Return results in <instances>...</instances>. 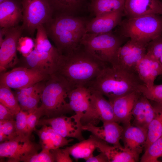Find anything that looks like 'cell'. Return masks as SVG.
<instances>
[{
  "mask_svg": "<svg viewBox=\"0 0 162 162\" xmlns=\"http://www.w3.org/2000/svg\"><path fill=\"white\" fill-rule=\"evenodd\" d=\"M81 45L69 53L62 55L56 74L63 78L72 88L87 86L106 67Z\"/></svg>",
  "mask_w": 162,
  "mask_h": 162,
  "instance_id": "1",
  "label": "cell"
},
{
  "mask_svg": "<svg viewBox=\"0 0 162 162\" xmlns=\"http://www.w3.org/2000/svg\"><path fill=\"white\" fill-rule=\"evenodd\" d=\"M88 21L74 16L60 15L53 16L43 25L47 35L62 55L69 53L81 45L87 33Z\"/></svg>",
  "mask_w": 162,
  "mask_h": 162,
  "instance_id": "2",
  "label": "cell"
},
{
  "mask_svg": "<svg viewBox=\"0 0 162 162\" xmlns=\"http://www.w3.org/2000/svg\"><path fill=\"white\" fill-rule=\"evenodd\" d=\"M142 84L136 72L116 65L105 67L87 87L100 92L111 102L138 91L139 86Z\"/></svg>",
  "mask_w": 162,
  "mask_h": 162,
  "instance_id": "3",
  "label": "cell"
},
{
  "mask_svg": "<svg viewBox=\"0 0 162 162\" xmlns=\"http://www.w3.org/2000/svg\"><path fill=\"white\" fill-rule=\"evenodd\" d=\"M73 89L62 77L56 74L51 75L45 82L38 108L41 116L52 118L73 112L66 100Z\"/></svg>",
  "mask_w": 162,
  "mask_h": 162,
  "instance_id": "4",
  "label": "cell"
},
{
  "mask_svg": "<svg viewBox=\"0 0 162 162\" xmlns=\"http://www.w3.org/2000/svg\"><path fill=\"white\" fill-rule=\"evenodd\" d=\"M122 41L112 32L102 34L86 33L81 41L85 50L99 60L115 66Z\"/></svg>",
  "mask_w": 162,
  "mask_h": 162,
  "instance_id": "5",
  "label": "cell"
},
{
  "mask_svg": "<svg viewBox=\"0 0 162 162\" xmlns=\"http://www.w3.org/2000/svg\"><path fill=\"white\" fill-rule=\"evenodd\" d=\"M119 24L122 36L144 43L162 35V16L160 15L128 18Z\"/></svg>",
  "mask_w": 162,
  "mask_h": 162,
  "instance_id": "6",
  "label": "cell"
},
{
  "mask_svg": "<svg viewBox=\"0 0 162 162\" xmlns=\"http://www.w3.org/2000/svg\"><path fill=\"white\" fill-rule=\"evenodd\" d=\"M23 33L33 37L38 26L52 17L53 11L48 0H22Z\"/></svg>",
  "mask_w": 162,
  "mask_h": 162,
  "instance_id": "7",
  "label": "cell"
},
{
  "mask_svg": "<svg viewBox=\"0 0 162 162\" xmlns=\"http://www.w3.org/2000/svg\"><path fill=\"white\" fill-rule=\"evenodd\" d=\"M50 76L32 68L19 67L0 73V84L19 90L46 81Z\"/></svg>",
  "mask_w": 162,
  "mask_h": 162,
  "instance_id": "8",
  "label": "cell"
},
{
  "mask_svg": "<svg viewBox=\"0 0 162 162\" xmlns=\"http://www.w3.org/2000/svg\"><path fill=\"white\" fill-rule=\"evenodd\" d=\"M23 30L18 25L9 28H0V72H5L19 62L16 54L17 46Z\"/></svg>",
  "mask_w": 162,
  "mask_h": 162,
  "instance_id": "9",
  "label": "cell"
},
{
  "mask_svg": "<svg viewBox=\"0 0 162 162\" xmlns=\"http://www.w3.org/2000/svg\"><path fill=\"white\" fill-rule=\"evenodd\" d=\"M42 149L40 144L32 142L30 138L18 136L0 144V158H8V162L23 161Z\"/></svg>",
  "mask_w": 162,
  "mask_h": 162,
  "instance_id": "10",
  "label": "cell"
},
{
  "mask_svg": "<svg viewBox=\"0 0 162 162\" xmlns=\"http://www.w3.org/2000/svg\"><path fill=\"white\" fill-rule=\"evenodd\" d=\"M90 89L91 93V106L81 119L82 124H91L96 126L101 121L103 123L115 121L111 102L100 92Z\"/></svg>",
  "mask_w": 162,
  "mask_h": 162,
  "instance_id": "11",
  "label": "cell"
},
{
  "mask_svg": "<svg viewBox=\"0 0 162 162\" xmlns=\"http://www.w3.org/2000/svg\"><path fill=\"white\" fill-rule=\"evenodd\" d=\"M51 126L64 137H71L79 142L85 139L82 134L83 125L81 118L76 114L70 117L62 115L59 116L40 119L37 125Z\"/></svg>",
  "mask_w": 162,
  "mask_h": 162,
  "instance_id": "12",
  "label": "cell"
},
{
  "mask_svg": "<svg viewBox=\"0 0 162 162\" xmlns=\"http://www.w3.org/2000/svg\"><path fill=\"white\" fill-rule=\"evenodd\" d=\"M62 54L56 47L47 52L34 49L26 57H23L27 67L41 71L50 75L55 74Z\"/></svg>",
  "mask_w": 162,
  "mask_h": 162,
  "instance_id": "13",
  "label": "cell"
},
{
  "mask_svg": "<svg viewBox=\"0 0 162 162\" xmlns=\"http://www.w3.org/2000/svg\"><path fill=\"white\" fill-rule=\"evenodd\" d=\"M148 44L130 39L120 48L117 65L136 72L138 64L146 54Z\"/></svg>",
  "mask_w": 162,
  "mask_h": 162,
  "instance_id": "14",
  "label": "cell"
},
{
  "mask_svg": "<svg viewBox=\"0 0 162 162\" xmlns=\"http://www.w3.org/2000/svg\"><path fill=\"white\" fill-rule=\"evenodd\" d=\"M141 94L138 91H134L110 102L112 106L115 122L122 124L123 127L131 124L134 106Z\"/></svg>",
  "mask_w": 162,
  "mask_h": 162,
  "instance_id": "15",
  "label": "cell"
},
{
  "mask_svg": "<svg viewBox=\"0 0 162 162\" xmlns=\"http://www.w3.org/2000/svg\"><path fill=\"white\" fill-rule=\"evenodd\" d=\"M83 131H89L98 138L118 147L122 146L120 141L121 140L124 127L115 121L103 123L100 127H98L91 124L83 125Z\"/></svg>",
  "mask_w": 162,
  "mask_h": 162,
  "instance_id": "16",
  "label": "cell"
},
{
  "mask_svg": "<svg viewBox=\"0 0 162 162\" xmlns=\"http://www.w3.org/2000/svg\"><path fill=\"white\" fill-rule=\"evenodd\" d=\"M123 13L128 18L150 15H162L160 0H126Z\"/></svg>",
  "mask_w": 162,
  "mask_h": 162,
  "instance_id": "17",
  "label": "cell"
},
{
  "mask_svg": "<svg viewBox=\"0 0 162 162\" xmlns=\"http://www.w3.org/2000/svg\"><path fill=\"white\" fill-rule=\"evenodd\" d=\"M123 127L121 140L124 148L140 155L144 148L148 129L131 124Z\"/></svg>",
  "mask_w": 162,
  "mask_h": 162,
  "instance_id": "18",
  "label": "cell"
},
{
  "mask_svg": "<svg viewBox=\"0 0 162 162\" xmlns=\"http://www.w3.org/2000/svg\"><path fill=\"white\" fill-rule=\"evenodd\" d=\"M22 0H5L0 3V28H9L22 21Z\"/></svg>",
  "mask_w": 162,
  "mask_h": 162,
  "instance_id": "19",
  "label": "cell"
},
{
  "mask_svg": "<svg viewBox=\"0 0 162 162\" xmlns=\"http://www.w3.org/2000/svg\"><path fill=\"white\" fill-rule=\"evenodd\" d=\"M123 11H117L95 16L88 21L86 26L87 33L102 34L112 30L121 22Z\"/></svg>",
  "mask_w": 162,
  "mask_h": 162,
  "instance_id": "20",
  "label": "cell"
},
{
  "mask_svg": "<svg viewBox=\"0 0 162 162\" xmlns=\"http://www.w3.org/2000/svg\"><path fill=\"white\" fill-rule=\"evenodd\" d=\"M136 71L142 82L149 87L154 84L158 76L162 75V66L159 60L146 54L138 64Z\"/></svg>",
  "mask_w": 162,
  "mask_h": 162,
  "instance_id": "21",
  "label": "cell"
},
{
  "mask_svg": "<svg viewBox=\"0 0 162 162\" xmlns=\"http://www.w3.org/2000/svg\"><path fill=\"white\" fill-rule=\"evenodd\" d=\"M155 115L153 105L141 93L135 102L132 110L134 125L148 129L149 124Z\"/></svg>",
  "mask_w": 162,
  "mask_h": 162,
  "instance_id": "22",
  "label": "cell"
},
{
  "mask_svg": "<svg viewBox=\"0 0 162 162\" xmlns=\"http://www.w3.org/2000/svg\"><path fill=\"white\" fill-rule=\"evenodd\" d=\"M91 93L86 86H80L72 89L68 96L69 103L71 110L81 119L89 109Z\"/></svg>",
  "mask_w": 162,
  "mask_h": 162,
  "instance_id": "23",
  "label": "cell"
},
{
  "mask_svg": "<svg viewBox=\"0 0 162 162\" xmlns=\"http://www.w3.org/2000/svg\"><path fill=\"white\" fill-rule=\"evenodd\" d=\"M42 126L40 129H36L34 130L39 137L42 149L51 150L61 148L68 145L73 140H68L62 136L50 126Z\"/></svg>",
  "mask_w": 162,
  "mask_h": 162,
  "instance_id": "24",
  "label": "cell"
},
{
  "mask_svg": "<svg viewBox=\"0 0 162 162\" xmlns=\"http://www.w3.org/2000/svg\"><path fill=\"white\" fill-rule=\"evenodd\" d=\"M97 149L106 155L109 162H136L139 160V155L126 149L124 147L110 146L99 138Z\"/></svg>",
  "mask_w": 162,
  "mask_h": 162,
  "instance_id": "25",
  "label": "cell"
},
{
  "mask_svg": "<svg viewBox=\"0 0 162 162\" xmlns=\"http://www.w3.org/2000/svg\"><path fill=\"white\" fill-rule=\"evenodd\" d=\"M98 138L92 134L86 139L66 148L70 155L75 159L86 160L94 156L93 152L97 148Z\"/></svg>",
  "mask_w": 162,
  "mask_h": 162,
  "instance_id": "26",
  "label": "cell"
},
{
  "mask_svg": "<svg viewBox=\"0 0 162 162\" xmlns=\"http://www.w3.org/2000/svg\"><path fill=\"white\" fill-rule=\"evenodd\" d=\"M48 0L53 11V17L60 15L74 16L83 8L87 1V0Z\"/></svg>",
  "mask_w": 162,
  "mask_h": 162,
  "instance_id": "27",
  "label": "cell"
},
{
  "mask_svg": "<svg viewBox=\"0 0 162 162\" xmlns=\"http://www.w3.org/2000/svg\"><path fill=\"white\" fill-rule=\"evenodd\" d=\"M126 0H90L89 8L95 16L123 11Z\"/></svg>",
  "mask_w": 162,
  "mask_h": 162,
  "instance_id": "28",
  "label": "cell"
},
{
  "mask_svg": "<svg viewBox=\"0 0 162 162\" xmlns=\"http://www.w3.org/2000/svg\"><path fill=\"white\" fill-rule=\"evenodd\" d=\"M152 105L155 109V115L148 127L145 150L162 136V105L154 103Z\"/></svg>",
  "mask_w": 162,
  "mask_h": 162,
  "instance_id": "29",
  "label": "cell"
},
{
  "mask_svg": "<svg viewBox=\"0 0 162 162\" xmlns=\"http://www.w3.org/2000/svg\"><path fill=\"white\" fill-rule=\"evenodd\" d=\"M0 103L9 109L16 116L21 110L16 96L11 88L0 84Z\"/></svg>",
  "mask_w": 162,
  "mask_h": 162,
  "instance_id": "30",
  "label": "cell"
},
{
  "mask_svg": "<svg viewBox=\"0 0 162 162\" xmlns=\"http://www.w3.org/2000/svg\"><path fill=\"white\" fill-rule=\"evenodd\" d=\"M140 162H162V136L145 150Z\"/></svg>",
  "mask_w": 162,
  "mask_h": 162,
  "instance_id": "31",
  "label": "cell"
},
{
  "mask_svg": "<svg viewBox=\"0 0 162 162\" xmlns=\"http://www.w3.org/2000/svg\"><path fill=\"white\" fill-rule=\"evenodd\" d=\"M36 30V37L34 40V49L41 52H47L52 50L55 46L52 45L49 41L43 25L38 26Z\"/></svg>",
  "mask_w": 162,
  "mask_h": 162,
  "instance_id": "32",
  "label": "cell"
},
{
  "mask_svg": "<svg viewBox=\"0 0 162 162\" xmlns=\"http://www.w3.org/2000/svg\"><path fill=\"white\" fill-rule=\"evenodd\" d=\"M138 91L149 100L162 105V84L147 87L144 84L139 87Z\"/></svg>",
  "mask_w": 162,
  "mask_h": 162,
  "instance_id": "33",
  "label": "cell"
},
{
  "mask_svg": "<svg viewBox=\"0 0 162 162\" xmlns=\"http://www.w3.org/2000/svg\"><path fill=\"white\" fill-rule=\"evenodd\" d=\"M17 136L15 120H0V143L12 140Z\"/></svg>",
  "mask_w": 162,
  "mask_h": 162,
  "instance_id": "34",
  "label": "cell"
},
{
  "mask_svg": "<svg viewBox=\"0 0 162 162\" xmlns=\"http://www.w3.org/2000/svg\"><path fill=\"white\" fill-rule=\"evenodd\" d=\"M44 81L41 82L30 87L19 90L20 92L16 97L21 110H25L30 97Z\"/></svg>",
  "mask_w": 162,
  "mask_h": 162,
  "instance_id": "35",
  "label": "cell"
},
{
  "mask_svg": "<svg viewBox=\"0 0 162 162\" xmlns=\"http://www.w3.org/2000/svg\"><path fill=\"white\" fill-rule=\"evenodd\" d=\"M34 47V41L32 38L21 36L18 41L17 50L23 57H26L32 51Z\"/></svg>",
  "mask_w": 162,
  "mask_h": 162,
  "instance_id": "36",
  "label": "cell"
},
{
  "mask_svg": "<svg viewBox=\"0 0 162 162\" xmlns=\"http://www.w3.org/2000/svg\"><path fill=\"white\" fill-rule=\"evenodd\" d=\"M28 111L21 110L16 116V132L18 136L27 137V118Z\"/></svg>",
  "mask_w": 162,
  "mask_h": 162,
  "instance_id": "37",
  "label": "cell"
},
{
  "mask_svg": "<svg viewBox=\"0 0 162 162\" xmlns=\"http://www.w3.org/2000/svg\"><path fill=\"white\" fill-rule=\"evenodd\" d=\"M146 54L159 60L162 55V35L148 43Z\"/></svg>",
  "mask_w": 162,
  "mask_h": 162,
  "instance_id": "38",
  "label": "cell"
},
{
  "mask_svg": "<svg viewBox=\"0 0 162 162\" xmlns=\"http://www.w3.org/2000/svg\"><path fill=\"white\" fill-rule=\"evenodd\" d=\"M25 162H55L53 156L50 150L42 149L40 153H37L27 158Z\"/></svg>",
  "mask_w": 162,
  "mask_h": 162,
  "instance_id": "39",
  "label": "cell"
},
{
  "mask_svg": "<svg viewBox=\"0 0 162 162\" xmlns=\"http://www.w3.org/2000/svg\"><path fill=\"white\" fill-rule=\"evenodd\" d=\"M38 108L37 109L28 112L27 118V136L30 137L32 132L36 129V126L41 117Z\"/></svg>",
  "mask_w": 162,
  "mask_h": 162,
  "instance_id": "40",
  "label": "cell"
},
{
  "mask_svg": "<svg viewBox=\"0 0 162 162\" xmlns=\"http://www.w3.org/2000/svg\"><path fill=\"white\" fill-rule=\"evenodd\" d=\"M55 160L57 162H72L73 160L66 148H58L50 150Z\"/></svg>",
  "mask_w": 162,
  "mask_h": 162,
  "instance_id": "41",
  "label": "cell"
},
{
  "mask_svg": "<svg viewBox=\"0 0 162 162\" xmlns=\"http://www.w3.org/2000/svg\"><path fill=\"white\" fill-rule=\"evenodd\" d=\"M16 116L9 109L0 103V120H15Z\"/></svg>",
  "mask_w": 162,
  "mask_h": 162,
  "instance_id": "42",
  "label": "cell"
},
{
  "mask_svg": "<svg viewBox=\"0 0 162 162\" xmlns=\"http://www.w3.org/2000/svg\"><path fill=\"white\" fill-rule=\"evenodd\" d=\"M85 161L87 162H109L107 156L102 152L98 155L94 156Z\"/></svg>",
  "mask_w": 162,
  "mask_h": 162,
  "instance_id": "43",
  "label": "cell"
},
{
  "mask_svg": "<svg viewBox=\"0 0 162 162\" xmlns=\"http://www.w3.org/2000/svg\"><path fill=\"white\" fill-rule=\"evenodd\" d=\"M159 61L160 62V63L162 66V55L160 56V58H159Z\"/></svg>",
  "mask_w": 162,
  "mask_h": 162,
  "instance_id": "44",
  "label": "cell"
},
{
  "mask_svg": "<svg viewBox=\"0 0 162 162\" xmlns=\"http://www.w3.org/2000/svg\"><path fill=\"white\" fill-rule=\"evenodd\" d=\"M5 0H0V3L2 2Z\"/></svg>",
  "mask_w": 162,
  "mask_h": 162,
  "instance_id": "45",
  "label": "cell"
}]
</instances>
